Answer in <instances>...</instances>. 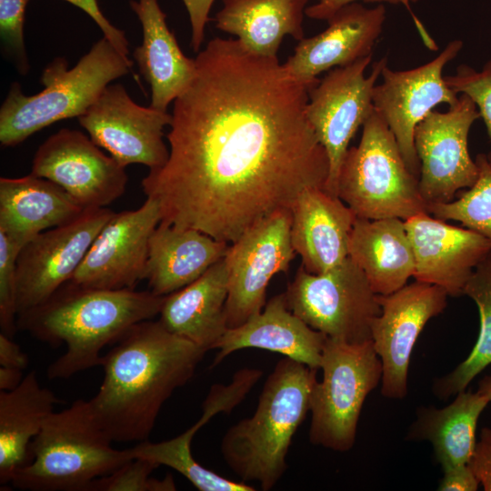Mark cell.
Instances as JSON below:
<instances>
[{
	"instance_id": "1",
	"label": "cell",
	"mask_w": 491,
	"mask_h": 491,
	"mask_svg": "<svg viewBox=\"0 0 491 491\" xmlns=\"http://www.w3.org/2000/svg\"><path fill=\"white\" fill-rule=\"evenodd\" d=\"M174 101L165 164L142 179L162 222L228 244L263 219L326 187L329 162L306 116L312 88L277 57L215 37Z\"/></svg>"
},
{
	"instance_id": "2",
	"label": "cell",
	"mask_w": 491,
	"mask_h": 491,
	"mask_svg": "<svg viewBox=\"0 0 491 491\" xmlns=\"http://www.w3.org/2000/svg\"><path fill=\"white\" fill-rule=\"evenodd\" d=\"M205 353L167 330L159 319L126 331L102 356L103 381L89 399L110 439L147 440L164 404L192 379Z\"/></svg>"
},
{
	"instance_id": "3",
	"label": "cell",
	"mask_w": 491,
	"mask_h": 491,
	"mask_svg": "<svg viewBox=\"0 0 491 491\" xmlns=\"http://www.w3.org/2000/svg\"><path fill=\"white\" fill-rule=\"evenodd\" d=\"M165 296L150 290L95 289L68 281L46 301L17 316V328L65 352L46 370L50 380L68 379L100 366L104 347L135 325L159 316Z\"/></svg>"
},
{
	"instance_id": "4",
	"label": "cell",
	"mask_w": 491,
	"mask_h": 491,
	"mask_svg": "<svg viewBox=\"0 0 491 491\" xmlns=\"http://www.w3.org/2000/svg\"><path fill=\"white\" fill-rule=\"evenodd\" d=\"M317 370L284 356L267 376L254 415L225 433L223 459L242 481L269 491L284 476L293 436L309 412Z\"/></svg>"
},
{
	"instance_id": "5",
	"label": "cell",
	"mask_w": 491,
	"mask_h": 491,
	"mask_svg": "<svg viewBox=\"0 0 491 491\" xmlns=\"http://www.w3.org/2000/svg\"><path fill=\"white\" fill-rule=\"evenodd\" d=\"M89 400L77 399L45 422L30 445L32 460L15 474L14 487L30 491H87L98 477L135 458L116 449Z\"/></svg>"
},
{
	"instance_id": "6",
	"label": "cell",
	"mask_w": 491,
	"mask_h": 491,
	"mask_svg": "<svg viewBox=\"0 0 491 491\" xmlns=\"http://www.w3.org/2000/svg\"><path fill=\"white\" fill-rule=\"evenodd\" d=\"M132 65L103 37L70 69L63 57L48 64L41 75L45 87L39 93L25 95L14 83L0 109L1 145H17L55 122L81 116Z\"/></svg>"
},
{
	"instance_id": "7",
	"label": "cell",
	"mask_w": 491,
	"mask_h": 491,
	"mask_svg": "<svg viewBox=\"0 0 491 491\" xmlns=\"http://www.w3.org/2000/svg\"><path fill=\"white\" fill-rule=\"evenodd\" d=\"M336 195L357 218L405 221L426 212L418 177L407 167L395 135L375 108L363 125L359 144L344 157Z\"/></svg>"
},
{
	"instance_id": "8",
	"label": "cell",
	"mask_w": 491,
	"mask_h": 491,
	"mask_svg": "<svg viewBox=\"0 0 491 491\" xmlns=\"http://www.w3.org/2000/svg\"><path fill=\"white\" fill-rule=\"evenodd\" d=\"M320 369L322 379L310 394L309 441L334 451H349L363 404L382 380L381 360L372 340L346 343L326 337Z\"/></svg>"
},
{
	"instance_id": "9",
	"label": "cell",
	"mask_w": 491,
	"mask_h": 491,
	"mask_svg": "<svg viewBox=\"0 0 491 491\" xmlns=\"http://www.w3.org/2000/svg\"><path fill=\"white\" fill-rule=\"evenodd\" d=\"M285 296L288 308L310 327L346 343L371 340L372 323L381 312L378 295L349 257L323 274L301 266Z\"/></svg>"
},
{
	"instance_id": "10",
	"label": "cell",
	"mask_w": 491,
	"mask_h": 491,
	"mask_svg": "<svg viewBox=\"0 0 491 491\" xmlns=\"http://www.w3.org/2000/svg\"><path fill=\"white\" fill-rule=\"evenodd\" d=\"M371 61L369 55L349 65L333 68L308 93L306 116L329 162L325 189L335 195L348 145L374 111V87L387 64L386 56L375 62L370 75L366 76Z\"/></svg>"
},
{
	"instance_id": "11",
	"label": "cell",
	"mask_w": 491,
	"mask_h": 491,
	"mask_svg": "<svg viewBox=\"0 0 491 491\" xmlns=\"http://www.w3.org/2000/svg\"><path fill=\"white\" fill-rule=\"evenodd\" d=\"M291 224V210H281L230 244L225 256L228 270V328L237 327L260 313L266 305L270 280L288 270L296 255Z\"/></svg>"
},
{
	"instance_id": "12",
	"label": "cell",
	"mask_w": 491,
	"mask_h": 491,
	"mask_svg": "<svg viewBox=\"0 0 491 491\" xmlns=\"http://www.w3.org/2000/svg\"><path fill=\"white\" fill-rule=\"evenodd\" d=\"M480 118L475 103L461 94L446 112L432 111L415 130L420 165L418 185L427 205L446 203L471 187L478 167L468 151V134Z\"/></svg>"
},
{
	"instance_id": "13",
	"label": "cell",
	"mask_w": 491,
	"mask_h": 491,
	"mask_svg": "<svg viewBox=\"0 0 491 491\" xmlns=\"http://www.w3.org/2000/svg\"><path fill=\"white\" fill-rule=\"evenodd\" d=\"M115 212L86 209L75 220L45 230L27 242L16 258L17 316L46 301L68 282Z\"/></svg>"
},
{
	"instance_id": "14",
	"label": "cell",
	"mask_w": 491,
	"mask_h": 491,
	"mask_svg": "<svg viewBox=\"0 0 491 491\" xmlns=\"http://www.w3.org/2000/svg\"><path fill=\"white\" fill-rule=\"evenodd\" d=\"M462 47L461 40H452L436 58L407 70L394 71L386 64L382 82L374 87V108L395 135L407 167L418 178L415 130L439 104L451 106L457 102V94L446 85L443 69Z\"/></svg>"
},
{
	"instance_id": "15",
	"label": "cell",
	"mask_w": 491,
	"mask_h": 491,
	"mask_svg": "<svg viewBox=\"0 0 491 491\" xmlns=\"http://www.w3.org/2000/svg\"><path fill=\"white\" fill-rule=\"evenodd\" d=\"M171 118L167 112L137 105L117 84L107 85L78 120L92 141L122 166L140 164L154 170L168 159L163 130Z\"/></svg>"
},
{
	"instance_id": "16",
	"label": "cell",
	"mask_w": 491,
	"mask_h": 491,
	"mask_svg": "<svg viewBox=\"0 0 491 491\" xmlns=\"http://www.w3.org/2000/svg\"><path fill=\"white\" fill-rule=\"evenodd\" d=\"M31 174L62 187L85 210L106 207L125 191V167L82 132L63 128L37 149Z\"/></svg>"
},
{
	"instance_id": "17",
	"label": "cell",
	"mask_w": 491,
	"mask_h": 491,
	"mask_svg": "<svg viewBox=\"0 0 491 491\" xmlns=\"http://www.w3.org/2000/svg\"><path fill=\"white\" fill-rule=\"evenodd\" d=\"M161 219L160 205L151 197L137 209L114 213L69 281L87 288L135 289L145 279L149 239Z\"/></svg>"
},
{
	"instance_id": "18",
	"label": "cell",
	"mask_w": 491,
	"mask_h": 491,
	"mask_svg": "<svg viewBox=\"0 0 491 491\" xmlns=\"http://www.w3.org/2000/svg\"><path fill=\"white\" fill-rule=\"evenodd\" d=\"M447 293L416 281L386 296L378 295L380 314L371 326V340L383 374L381 393L401 399L407 394V374L416 341L426 324L443 312Z\"/></svg>"
},
{
	"instance_id": "19",
	"label": "cell",
	"mask_w": 491,
	"mask_h": 491,
	"mask_svg": "<svg viewBox=\"0 0 491 491\" xmlns=\"http://www.w3.org/2000/svg\"><path fill=\"white\" fill-rule=\"evenodd\" d=\"M405 225L415 256L413 277L443 288L448 296L464 295L474 270L491 252V241L427 212L411 216Z\"/></svg>"
},
{
	"instance_id": "20",
	"label": "cell",
	"mask_w": 491,
	"mask_h": 491,
	"mask_svg": "<svg viewBox=\"0 0 491 491\" xmlns=\"http://www.w3.org/2000/svg\"><path fill=\"white\" fill-rule=\"evenodd\" d=\"M386 18L383 4L373 8L359 2L345 5L326 20L323 32L300 40L283 65L293 77L314 87L322 72L373 55Z\"/></svg>"
},
{
	"instance_id": "21",
	"label": "cell",
	"mask_w": 491,
	"mask_h": 491,
	"mask_svg": "<svg viewBox=\"0 0 491 491\" xmlns=\"http://www.w3.org/2000/svg\"><path fill=\"white\" fill-rule=\"evenodd\" d=\"M291 213L292 246L307 272L326 273L348 257L356 216L337 195L322 187L306 188L295 200Z\"/></svg>"
},
{
	"instance_id": "22",
	"label": "cell",
	"mask_w": 491,
	"mask_h": 491,
	"mask_svg": "<svg viewBox=\"0 0 491 491\" xmlns=\"http://www.w3.org/2000/svg\"><path fill=\"white\" fill-rule=\"evenodd\" d=\"M326 337L296 316L282 293L270 298L260 313L243 325L226 330L214 347L218 352L212 366L235 351L257 348L319 369Z\"/></svg>"
},
{
	"instance_id": "23",
	"label": "cell",
	"mask_w": 491,
	"mask_h": 491,
	"mask_svg": "<svg viewBox=\"0 0 491 491\" xmlns=\"http://www.w3.org/2000/svg\"><path fill=\"white\" fill-rule=\"evenodd\" d=\"M85 210L55 183L33 174L0 178V232L21 249L42 232Z\"/></svg>"
},
{
	"instance_id": "24",
	"label": "cell",
	"mask_w": 491,
	"mask_h": 491,
	"mask_svg": "<svg viewBox=\"0 0 491 491\" xmlns=\"http://www.w3.org/2000/svg\"><path fill=\"white\" fill-rule=\"evenodd\" d=\"M141 22L143 42L133 53L139 71L150 85V106L166 112L167 106L192 83L196 64L184 55L158 0L130 1Z\"/></svg>"
},
{
	"instance_id": "25",
	"label": "cell",
	"mask_w": 491,
	"mask_h": 491,
	"mask_svg": "<svg viewBox=\"0 0 491 491\" xmlns=\"http://www.w3.org/2000/svg\"><path fill=\"white\" fill-rule=\"evenodd\" d=\"M229 246L199 230L161 221L149 239L148 290L165 296L186 286L224 258Z\"/></svg>"
},
{
	"instance_id": "26",
	"label": "cell",
	"mask_w": 491,
	"mask_h": 491,
	"mask_svg": "<svg viewBox=\"0 0 491 491\" xmlns=\"http://www.w3.org/2000/svg\"><path fill=\"white\" fill-rule=\"evenodd\" d=\"M227 296L228 270L224 257L191 284L165 296L159 321L170 332L207 352L228 329Z\"/></svg>"
},
{
	"instance_id": "27",
	"label": "cell",
	"mask_w": 491,
	"mask_h": 491,
	"mask_svg": "<svg viewBox=\"0 0 491 491\" xmlns=\"http://www.w3.org/2000/svg\"><path fill=\"white\" fill-rule=\"evenodd\" d=\"M348 257L363 271L374 292L389 295L414 276L415 256L405 221L356 218Z\"/></svg>"
},
{
	"instance_id": "28",
	"label": "cell",
	"mask_w": 491,
	"mask_h": 491,
	"mask_svg": "<svg viewBox=\"0 0 491 491\" xmlns=\"http://www.w3.org/2000/svg\"><path fill=\"white\" fill-rule=\"evenodd\" d=\"M60 400L41 386L35 371L20 385L0 392V483H11L18 469L32 460L30 445Z\"/></svg>"
},
{
	"instance_id": "29",
	"label": "cell",
	"mask_w": 491,
	"mask_h": 491,
	"mask_svg": "<svg viewBox=\"0 0 491 491\" xmlns=\"http://www.w3.org/2000/svg\"><path fill=\"white\" fill-rule=\"evenodd\" d=\"M309 0H222L215 26L237 36L248 52L277 57L285 35L305 37L303 22Z\"/></svg>"
},
{
	"instance_id": "30",
	"label": "cell",
	"mask_w": 491,
	"mask_h": 491,
	"mask_svg": "<svg viewBox=\"0 0 491 491\" xmlns=\"http://www.w3.org/2000/svg\"><path fill=\"white\" fill-rule=\"evenodd\" d=\"M443 408L423 407L409 431V438L428 440L442 469L468 464L474 452L478 418L489 403L479 392L461 391Z\"/></svg>"
},
{
	"instance_id": "31",
	"label": "cell",
	"mask_w": 491,
	"mask_h": 491,
	"mask_svg": "<svg viewBox=\"0 0 491 491\" xmlns=\"http://www.w3.org/2000/svg\"><path fill=\"white\" fill-rule=\"evenodd\" d=\"M464 295L469 296L478 308L479 334L467 357L452 372L435 382L433 390L440 398L464 391L491 364V252L474 270Z\"/></svg>"
},
{
	"instance_id": "32",
	"label": "cell",
	"mask_w": 491,
	"mask_h": 491,
	"mask_svg": "<svg viewBox=\"0 0 491 491\" xmlns=\"http://www.w3.org/2000/svg\"><path fill=\"white\" fill-rule=\"evenodd\" d=\"M209 418L202 415L200 419L179 436L162 442H139L132 447L134 457L154 462L158 466H166L184 476L200 491H254L253 486L244 481L229 480L211 471L195 461L191 443L195 433Z\"/></svg>"
},
{
	"instance_id": "33",
	"label": "cell",
	"mask_w": 491,
	"mask_h": 491,
	"mask_svg": "<svg viewBox=\"0 0 491 491\" xmlns=\"http://www.w3.org/2000/svg\"><path fill=\"white\" fill-rule=\"evenodd\" d=\"M478 176L456 200L427 205L426 212L441 220H453L491 241V162L486 154L476 157Z\"/></svg>"
},
{
	"instance_id": "34",
	"label": "cell",
	"mask_w": 491,
	"mask_h": 491,
	"mask_svg": "<svg viewBox=\"0 0 491 491\" xmlns=\"http://www.w3.org/2000/svg\"><path fill=\"white\" fill-rule=\"evenodd\" d=\"M158 467L147 459L135 457L114 472L94 480L87 491H174V478L166 475L163 479L151 476Z\"/></svg>"
},
{
	"instance_id": "35",
	"label": "cell",
	"mask_w": 491,
	"mask_h": 491,
	"mask_svg": "<svg viewBox=\"0 0 491 491\" xmlns=\"http://www.w3.org/2000/svg\"><path fill=\"white\" fill-rule=\"evenodd\" d=\"M444 79L455 93L464 94L475 103L491 142V59L480 71L462 64L454 75ZM488 154L491 155V150Z\"/></svg>"
},
{
	"instance_id": "36",
	"label": "cell",
	"mask_w": 491,
	"mask_h": 491,
	"mask_svg": "<svg viewBox=\"0 0 491 491\" xmlns=\"http://www.w3.org/2000/svg\"><path fill=\"white\" fill-rule=\"evenodd\" d=\"M20 249L0 232V327L14 337L17 328L16 258Z\"/></svg>"
},
{
	"instance_id": "37",
	"label": "cell",
	"mask_w": 491,
	"mask_h": 491,
	"mask_svg": "<svg viewBox=\"0 0 491 491\" xmlns=\"http://www.w3.org/2000/svg\"><path fill=\"white\" fill-rule=\"evenodd\" d=\"M29 0H0V35L5 50L21 74L28 71L24 41L25 7Z\"/></svg>"
},
{
	"instance_id": "38",
	"label": "cell",
	"mask_w": 491,
	"mask_h": 491,
	"mask_svg": "<svg viewBox=\"0 0 491 491\" xmlns=\"http://www.w3.org/2000/svg\"><path fill=\"white\" fill-rule=\"evenodd\" d=\"M85 12L100 27L105 37L115 48L125 57L128 58V41L125 32L114 26L103 15L97 0H65Z\"/></svg>"
},
{
	"instance_id": "39",
	"label": "cell",
	"mask_w": 491,
	"mask_h": 491,
	"mask_svg": "<svg viewBox=\"0 0 491 491\" xmlns=\"http://www.w3.org/2000/svg\"><path fill=\"white\" fill-rule=\"evenodd\" d=\"M468 466L484 490L491 491V427L482 428Z\"/></svg>"
},
{
	"instance_id": "40",
	"label": "cell",
	"mask_w": 491,
	"mask_h": 491,
	"mask_svg": "<svg viewBox=\"0 0 491 491\" xmlns=\"http://www.w3.org/2000/svg\"><path fill=\"white\" fill-rule=\"evenodd\" d=\"M215 0H183L189 15L192 36L191 47L195 52L201 48L205 37V26Z\"/></svg>"
},
{
	"instance_id": "41",
	"label": "cell",
	"mask_w": 491,
	"mask_h": 491,
	"mask_svg": "<svg viewBox=\"0 0 491 491\" xmlns=\"http://www.w3.org/2000/svg\"><path fill=\"white\" fill-rule=\"evenodd\" d=\"M443 472L438 490L475 491L480 485L468 464L446 467Z\"/></svg>"
},
{
	"instance_id": "42",
	"label": "cell",
	"mask_w": 491,
	"mask_h": 491,
	"mask_svg": "<svg viewBox=\"0 0 491 491\" xmlns=\"http://www.w3.org/2000/svg\"><path fill=\"white\" fill-rule=\"evenodd\" d=\"M359 0H327L318 2L306 8V15L313 19L327 20L341 6L358 2ZM366 3H388L393 5H404L409 8L410 3H416L418 0H362Z\"/></svg>"
},
{
	"instance_id": "43",
	"label": "cell",
	"mask_w": 491,
	"mask_h": 491,
	"mask_svg": "<svg viewBox=\"0 0 491 491\" xmlns=\"http://www.w3.org/2000/svg\"><path fill=\"white\" fill-rule=\"evenodd\" d=\"M28 363L27 355L13 338L0 333V366L24 370Z\"/></svg>"
},
{
	"instance_id": "44",
	"label": "cell",
	"mask_w": 491,
	"mask_h": 491,
	"mask_svg": "<svg viewBox=\"0 0 491 491\" xmlns=\"http://www.w3.org/2000/svg\"><path fill=\"white\" fill-rule=\"evenodd\" d=\"M24 379L23 370L13 367H0V389L10 391L17 387Z\"/></svg>"
},
{
	"instance_id": "45",
	"label": "cell",
	"mask_w": 491,
	"mask_h": 491,
	"mask_svg": "<svg viewBox=\"0 0 491 491\" xmlns=\"http://www.w3.org/2000/svg\"><path fill=\"white\" fill-rule=\"evenodd\" d=\"M477 392L486 396L491 402V374L485 376L478 386Z\"/></svg>"
},
{
	"instance_id": "46",
	"label": "cell",
	"mask_w": 491,
	"mask_h": 491,
	"mask_svg": "<svg viewBox=\"0 0 491 491\" xmlns=\"http://www.w3.org/2000/svg\"><path fill=\"white\" fill-rule=\"evenodd\" d=\"M487 158L489 159V161L491 162V155L487 154Z\"/></svg>"
},
{
	"instance_id": "47",
	"label": "cell",
	"mask_w": 491,
	"mask_h": 491,
	"mask_svg": "<svg viewBox=\"0 0 491 491\" xmlns=\"http://www.w3.org/2000/svg\"><path fill=\"white\" fill-rule=\"evenodd\" d=\"M326 1H327V0H318V2H326Z\"/></svg>"
}]
</instances>
